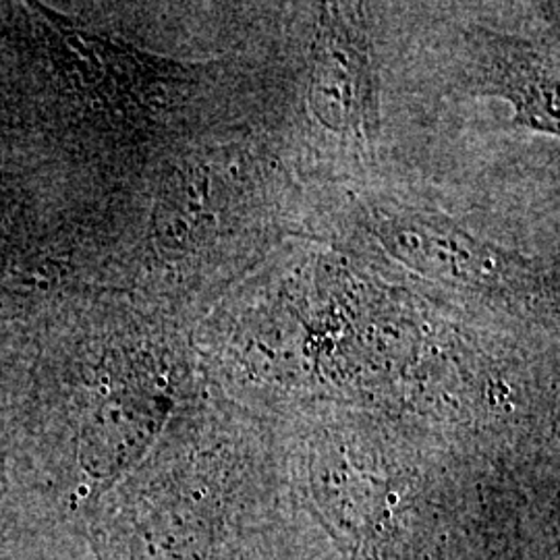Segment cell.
Here are the masks:
<instances>
[{"label": "cell", "mask_w": 560, "mask_h": 560, "mask_svg": "<svg viewBox=\"0 0 560 560\" xmlns=\"http://www.w3.org/2000/svg\"><path fill=\"white\" fill-rule=\"evenodd\" d=\"M60 268L52 258H21L0 266V320L32 314L57 289Z\"/></svg>", "instance_id": "obj_6"}, {"label": "cell", "mask_w": 560, "mask_h": 560, "mask_svg": "<svg viewBox=\"0 0 560 560\" xmlns=\"http://www.w3.org/2000/svg\"><path fill=\"white\" fill-rule=\"evenodd\" d=\"M164 411L161 400L140 393H122L102 402L83 436L85 459L98 471L129 465L154 439Z\"/></svg>", "instance_id": "obj_4"}, {"label": "cell", "mask_w": 560, "mask_h": 560, "mask_svg": "<svg viewBox=\"0 0 560 560\" xmlns=\"http://www.w3.org/2000/svg\"><path fill=\"white\" fill-rule=\"evenodd\" d=\"M210 180L196 166L175 171L162 185L154 212V237L164 252L196 247L214 226Z\"/></svg>", "instance_id": "obj_5"}, {"label": "cell", "mask_w": 560, "mask_h": 560, "mask_svg": "<svg viewBox=\"0 0 560 560\" xmlns=\"http://www.w3.org/2000/svg\"><path fill=\"white\" fill-rule=\"evenodd\" d=\"M310 106L324 127L372 140L381 127L370 42L340 4L322 7L312 52Z\"/></svg>", "instance_id": "obj_1"}, {"label": "cell", "mask_w": 560, "mask_h": 560, "mask_svg": "<svg viewBox=\"0 0 560 560\" xmlns=\"http://www.w3.org/2000/svg\"><path fill=\"white\" fill-rule=\"evenodd\" d=\"M471 59L474 80L486 94L511 102L521 125L559 133V73L532 42L480 32Z\"/></svg>", "instance_id": "obj_3"}, {"label": "cell", "mask_w": 560, "mask_h": 560, "mask_svg": "<svg viewBox=\"0 0 560 560\" xmlns=\"http://www.w3.org/2000/svg\"><path fill=\"white\" fill-rule=\"evenodd\" d=\"M370 229L395 258L425 277L476 289H501L520 282L527 268L520 258L441 219L376 212Z\"/></svg>", "instance_id": "obj_2"}]
</instances>
